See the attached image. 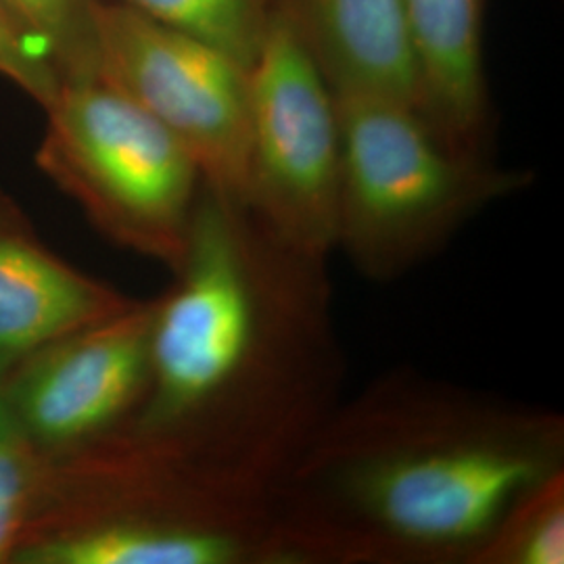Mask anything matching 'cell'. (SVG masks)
I'll list each match as a JSON object with an SVG mask.
<instances>
[{"label":"cell","mask_w":564,"mask_h":564,"mask_svg":"<svg viewBox=\"0 0 564 564\" xmlns=\"http://www.w3.org/2000/svg\"><path fill=\"white\" fill-rule=\"evenodd\" d=\"M326 263L203 182L174 282L153 300L147 391L121 429L274 494L341 402Z\"/></svg>","instance_id":"obj_1"},{"label":"cell","mask_w":564,"mask_h":564,"mask_svg":"<svg viewBox=\"0 0 564 564\" xmlns=\"http://www.w3.org/2000/svg\"><path fill=\"white\" fill-rule=\"evenodd\" d=\"M563 468L561 412L387 372L335 405L276 485L281 564H470Z\"/></svg>","instance_id":"obj_2"},{"label":"cell","mask_w":564,"mask_h":564,"mask_svg":"<svg viewBox=\"0 0 564 564\" xmlns=\"http://www.w3.org/2000/svg\"><path fill=\"white\" fill-rule=\"evenodd\" d=\"M11 563L281 564L272 494L120 429L51 458Z\"/></svg>","instance_id":"obj_3"},{"label":"cell","mask_w":564,"mask_h":564,"mask_svg":"<svg viewBox=\"0 0 564 564\" xmlns=\"http://www.w3.org/2000/svg\"><path fill=\"white\" fill-rule=\"evenodd\" d=\"M333 95L341 134L335 251L370 281L408 274L533 182L529 170L452 147L412 101Z\"/></svg>","instance_id":"obj_4"},{"label":"cell","mask_w":564,"mask_h":564,"mask_svg":"<svg viewBox=\"0 0 564 564\" xmlns=\"http://www.w3.org/2000/svg\"><path fill=\"white\" fill-rule=\"evenodd\" d=\"M44 111L42 172L107 239L174 272L203 184L184 144L101 78L65 82Z\"/></svg>","instance_id":"obj_5"},{"label":"cell","mask_w":564,"mask_h":564,"mask_svg":"<svg viewBox=\"0 0 564 564\" xmlns=\"http://www.w3.org/2000/svg\"><path fill=\"white\" fill-rule=\"evenodd\" d=\"M249 78L245 203L281 241L328 260L335 251L341 184L335 95L316 63L274 15Z\"/></svg>","instance_id":"obj_6"},{"label":"cell","mask_w":564,"mask_h":564,"mask_svg":"<svg viewBox=\"0 0 564 564\" xmlns=\"http://www.w3.org/2000/svg\"><path fill=\"white\" fill-rule=\"evenodd\" d=\"M101 80L165 126L207 186L245 203L251 130L249 67L223 48L121 2H102Z\"/></svg>","instance_id":"obj_7"},{"label":"cell","mask_w":564,"mask_h":564,"mask_svg":"<svg viewBox=\"0 0 564 564\" xmlns=\"http://www.w3.org/2000/svg\"><path fill=\"white\" fill-rule=\"evenodd\" d=\"M153 300L88 324L13 364L0 402L21 437L61 458L120 431L149 383Z\"/></svg>","instance_id":"obj_8"},{"label":"cell","mask_w":564,"mask_h":564,"mask_svg":"<svg viewBox=\"0 0 564 564\" xmlns=\"http://www.w3.org/2000/svg\"><path fill=\"white\" fill-rule=\"evenodd\" d=\"M132 303L61 260L0 191V381L44 343L107 321Z\"/></svg>","instance_id":"obj_9"},{"label":"cell","mask_w":564,"mask_h":564,"mask_svg":"<svg viewBox=\"0 0 564 564\" xmlns=\"http://www.w3.org/2000/svg\"><path fill=\"white\" fill-rule=\"evenodd\" d=\"M416 65V107L464 153L491 158L484 0H402Z\"/></svg>","instance_id":"obj_10"},{"label":"cell","mask_w":564,"mask_h":564,"mask_svg":"<svg viewBox=\"0 0 564 564\" xmlns=\"http://www.w3.org/2000/svg\"><path fill=\"white\" fill-rule=\"evenodd\" d=\"M333 93L416 105V65L402 0H270Z\"/></svg>","instance_id":"obj_11"},{"label":"cell","mask_w":564,"mask_h":564,"mask_svg":"<svg viewBox=\"0 0 564 564\" xmlns=\"http://www.w3.org/2000/svg\"><path fill=\"white\" fill-rule=\"evenodd\" d=\"M563 563L564 468L508 506L470 564Z\"/></svg>","instance_id":"obj_12"},{"label":"cell","mask_w":564,"mask_h":564,"mask_svg":"<svg viewBox=\"0 0 564 564\" xmlns=\"http://www.w3.org/2000/svg\"><path fill=\"white\" fill-rule=\"evenodd\" d=\"M149 20L209 42L251 69L268 25L270 0H118Z\"/></svg>","instance_id":"obj_13"},{"label":"cell","mask_w":564,"mask_h":564,"mask_svg":"<svg viewBox=\"0 0 564 564\" xmlns=\"http://www.w3.org/2000/svg\"><path fill=\"white\" fill-rule=\"evenodd\" d=\"M105 0H0L21 28L41 41L65 82L99 80V18Z\"/></svg>","instance_id":"obj_14"},{"label":"cell","mask_w":564,"mask_h":564,"mask_svg":"<svg viewBox=\"0 0 564 564\" xmlns=\"http://www.w3.org/2000/svg\"><path fill=\"white\" fill-rule=\"evenodd\" d=\"M48 456L0 412V563H11L41 505Z\"/></svg>","instance_id":"obj_15"},{"label":"cell","mask_w":564,"mask_h":564,"mask_svg":"<svg viewBox=\"0 0 564 564\" xmlns=\"http://www.w3.org/2000/svg\"><path fill=\"white\" fill-rule=\"evenodd\" d=\"M0 76L21 88L41 107L63 86L59 69L41 41L28 34L0 4Z\"/></svg>","instance_id":"obj_16"},{"label":"cell","mask_w":564,"mask_h":564,"mask_svg":"<svg viewBox=\"0 0 564 564\" xmlns=\"http://www.w3.org/2000/svg\"><path fill=\"white\" fill-rule=\"evenodd\" d=\"M0 412H2V402H0Z\"/></svg>","instance_id":"obj_17"}]
</instances>
